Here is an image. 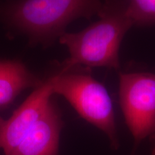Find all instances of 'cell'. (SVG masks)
Masks as SVG:
<instances>
[{"label":"cell","instance_id":"cell-1","mask_svg":"<svg viewBox=\"0 0 155 155\" xmlns=\"http://www.w3.org/2000/svg\"><path fill=\"white\" fill-rule=\"evenodd\" d=\"M103 5L102 0H11L0 5V18L30 45L48 48L73 21L98 15Z\"/></svg>","mask_w":155,"mask_h":155},{"label":"cell","instance_id":"cell-2","mask_svg":"<svg viewBox=\"0 0 155 155\" xmlns=\"http://www.w3.org/2000/svg\"><path fill=\"white\" fill-rule=\"evenodd\" d=\"M127 2L106 0L96 22L80 32L63 35L59 42L68 48L69 57L59 64L60 68H119L122 40L134 25L128 14Z\"/></svg>","mask_w":155,"mask_h":155},{"label":"cell","instance_id":"cell-3","mask_svg":"<svg viewBox=\"0 0 155 155\" xmlns=\"http://www.w3.org/2000/svg\"><path fill=\"white\" fill-rule=\"evenodd\" d=\"M53 95L68 101L79 116L105 134L112 150L120 147L115 113L105 86L91 74V69L58 68L48 76Z\"/></svg>","mask_w":155,"mask_h":155},{"label":"cell","instance_id":"cell-4","mask_svg":"<svg viewBox=\"0 0 155 155\" xmlns=\"http://www.w3.org/2000/svg\"><path fill=\"white\" fill-rule=\"evenodd\" d=\"M119 104L134 150L155 133V74H119Z\"/></svg>","mask_w":155,"mask_h":155},{"label":"cell","instance_id":"cell-5","mask_svg":"<svg viewBox=\"0 0 155 155\" xmlns=\"http://www.w3.org/2000/svg\"><path fill=\"white\" fill-rule=\"evenodd\" d=\"M54 96L47 77L9 119H4L0 116V150L5 154L14 149L33 127Z\"/></svg>","mask_w":155,"mask_h":155},{"label":"cell","instance_id":"cell-6","mask_svg":"<svg viewBox=\"0 0 155 155\" xmlns=\"http://www.w3.org/2000/svg\"><path fill=\"white\" fill-rule=\"evenodd\" d=\"M63 127L61 111L54 98L22 141L5 155H58Z\"/></svg>","mask_w":155,"mask_h":155},{"label":"cell","instance_id":"cell-7","mask_svg":"<svg viewBox=\"0 0 155 155\" xmlns=\"http://www.w3.org/2000/svg\"><path fill=\"white\" fill-rule=\"evenodd\" d=\"M18 60L0 58V108L11 104L28 88H36L43 82Z\"/></svg>","mask_w":155,"mask_h":155},{"label":"cell","instance_id":"cell-8","mask_svg":"<svg viewBox=\"0 0 155 155\" xmlns=\"http://www.w3.org/2000/svg\"><path fill=\"white\" fill-rule=\"evenodd\" d=\"M127 11L134 25L155 24V0H127Z\"/></svg>","mask_w":155,"mask_h":155},{"label":"cell","instance_id":"cell-9","mask_svg":"<svg viewBox=\"0 0 155 155\" xmlns=\"http://www.w3.org/2000/svg\"><path fill=\"white\" fill-rule=\"evenodd\" d=\"M151 140L152 142V155H155V133L150 137Z\"/></svg>","mask_w":155,"mask_h":155}]
</instances>
